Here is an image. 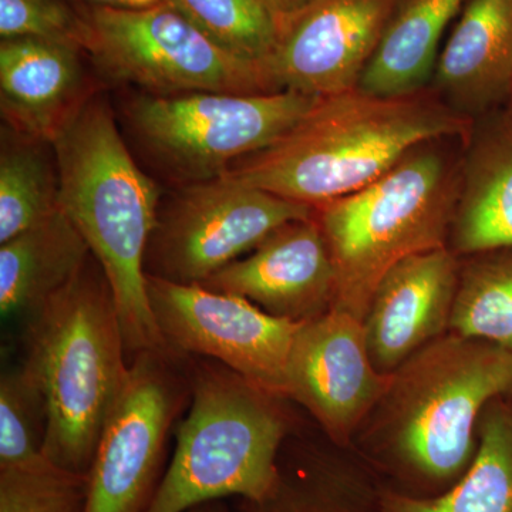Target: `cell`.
<instances>
[{
	"label": "cell",
	"mask_w": 512,
	"mask_h": 512,
	"mask_svg": "<svg viewBox=\"0 0 512 512\" xmlns=\"http://www.w3.org/2000/svg\"><path fill=\"white\" fill-rule=\"evenodd\" d=\"M473 120L426 92L379 97L355 89L322 97L295 127L222 175L320 207L366 187L414 148L470 138Z\"/></svg>",
	"instance_id": "cell-1"
},
{
	"label": "cell",
	"mask_w": 512,
	"mask_h": 512,
	"mask_svg": "<svg viewBox=\"0 0 512 512\" xmlns=\"http://www.w3.org/2000/svg\"><path fill=\"white\" fill-rule=\"evenodd\" d=\"M52 144L60 205L109 281L128 360L147 350H171L151 312L144 271L163 200L160 187L138 165L116 114L99 92L60 128Z\"/></svg>",
	"instance_id": "cell-2"
},
{
	"label": "cell",
	"mask_w": 512,
	"mask_h": 512,
	"mask_svg": "<svg viewBox=\"0 0 512 512\" xmlns=\"http://www.w3.org/2000/svg\"><path fill=\"white\" fill-rule=\"evenodd\" d=\"M23 369L45 399L47 460L87 476L130 375L116 301L94 256L29 316Z\"/></svg>",
	"instance_id": "cell-3"
},
{
	"label": "cell",
	"mask_w": 512,
	"mask_h": 512,
	"mask_svg": "<svg viewBox=\"0 0 512 512\" xmlns=\"http://www.w3.org/2000/svg\"><path fill=\"white\" fill-rule=\"evenodd\" d=\"M191 406L146 512H187L208 501H259L278 480L292 430L286 399L229 367L190 357Z\"/></svg>",
	"instance_id": "cell-4"
},
{
	"label": "cell",
	"mask_w": 512,
	"mask_h": 512,
	"mask_svg": "<svg viewBox=\"0 0 512 512\" xmlns=\"http://www.w3.org/2000/svg\"><path fill=\"white\" fill-rule=\"evenodd\" d=\"M444 141L414 148L373 183L315 208L335 265L333 308L363 322L394 265L448 247L461 170Z\"/></svg>",
	"instance_id": "cell-5"
},
{
	"label": "cell",
	"mask_w": 512,
	"mask_h": 512,
	"mask_svg": "<svg viewBox=\"0 0 512 512\" xmlns=\"http://www.w3.org/2000/svg\"><path fill=\"white\" fill-rule=\"evenodd\" d=\"M512 393V350L446 332L390 373L367 434L417 473L458 476L478 446L485 407Z\"/></svg>",
	"instance_id": "cell-6"
},
{
	"label": "cell",
	"mask_w": 512,
	"mask_h": 512,
	"mask_svg": "<svg viewBox=\"0 0 512 512\" xmlns=\"http://www.w3.org/2000/svg\"><path fill=\"white\" fill-rule=\"evenodd\" d=\"M322 97L279 90L255 94L136 92L123 106L134 143L180 185L212 180L281 140Z\"/></svg>",
	"instance_id": "cell-7"
},
{
	"label": "cell",
	"mask_w": 512,
	"mask_h": 512,
	"mask_svg": "<svg viewBox=\"0 0 512 512\" xmlns=\"http://www.w3.org/2000/svg\"><path fill=\"white\" fill-rule=\"evenodd\" d=\"M82 10L84 52L111 83L158 96L279 92L264 64L231 55L165 0L146 8Z\"/></svg>",
	"instance_id": "cell-8"
},
{
	"label": "cell",
	"mask_w": 512,
	"mask_h": 512,
	"mask_svg": "<svg viewBox=\"0 0 512 512\" xmlns=\"http://www.w3.org/2000/svg\"><path fill=\"white\" fill-rule=\"evenodd\" d=\"M315 208L221 175L163 197L144 258L147 276L201 285Z\"/></svg>",
	"instance_id": "cell-9"
},
{
	"label": "cell",
	"mask_w": 512,
	"mask_h": 512,
	"mask_svg": "<svg viewBox=\"0 0 512 512\" xmlns=\"http://www.w3.org/2000/svg\"><path fill=\"white\" fill-rule=\"evenodd\" d=\"M190 397V357L147 350L131 359L87 473L84 512H146L164 476L168 434Z\"/></svg>",
	"instance_id": "cell-10"
},
{
	"label": "cell",
	"mask_w": 512,
	"mask_h": 512,
	"mask_svg": "<svg viewBox=\"0 0 512 512\" xmlns=\"http://www.w3.org/2000/svg\"><path fill=\"white\" fill-rule=\"evenodd\" d=\"M147 293L174 353L214 360L286 397L289 356L305 322L276 318L241 296L154 276H147Z\"/></svg>",
	"instance_id": "cell-11"
},
{
	"label": "cell",
	"mask_w": 512,
	"mask_h": 512,
	"mask_svg": "<svg viewBox=\"0 0 512 512\" xmlns=\"http://www.w3.org/2000/svg\"><path fill=\"white\" fill-rule=\"evenodd\" d=\"M389 379L373 366L362 320L332 308L296 333L286 369V397L343 447L360 433Z\"/></svg>",
	"instance_id": "cell-12"
},
{
	"label": "cell",
	"mask_w": 512,
	"mask_h": 512,
	"mask_svg": "<svg viewBox=\"0 0 512 512\" xmlns=\"http://www.w3.org/2000/svg\"><path fill=\"white\" fill-rule=\"evenodd\" d=\"M396 0H313L278 23L266 70L276 90L350 92L375 53Z\"/></svg>",
	"instance_id": "cell-13"
},
{
	"label": "cell",
	"mask_w": 512,
	"mask_h": 512,
	"mask_svg": "<svg viewBox=\"0 0 512 512\" xmlns=\"http://www.w3.org/2000/svg\"><path fill=\"white\" fill-rule=\"evenodd\" d=\"M201 285L248 299L276 318L308 322L333 308L336 271L313 212L275 229Z\"/></svg>",
	"instance_id": "cell-14"
},
{
	"label": "cell",
	"mask_w": 512,
	"mask_h": 512,
	"mask_svg": "<svg viewBox=\"0 0 512 512\" xmlns=\"http://www.w3.org/2000/svg\"><path fill=\"white\" fill-rule=\"evenodd\" d=\"M444 247L394 265L377 285L363 320L373 366L390 375L448 332L461 262Z\"/></svg>",
	"instance_id": "cell-15"
},
{
	"label": "cell",
	"mask_w": 512,
	"mask_h": 512,
	"mask_svg": "<svg viewBox=\"0 0 512 512\" xmlns=\"http://www.w3.org/2000/svg\"><path fill=\"white\" fill-rule=\"evenodd\" d=\"M82 47L16 37L0 42V107L6 126L50 141L97 90Z\"/></svg>",
	"instance_id": "cell-16"
},
{
	"label": "cell",
	"mask_w": 512,
	"mask_h": 512,
	"mask_svg": "<svg viewBox=\"0 0 512 512\" xmlns=\"http://www.w3.org/2000/svg\"><path fill=\"white\" fill-rule=\"evenodd\" d=\"M444 103L463 116L512 93V0H466L433 76Z\"/></svg>",
	"instance_id": "cell-17"
},
{
	"label": "cell",
	"mask_w": 512,
	"mask_h": 512,
	"mask_svg": "<svg viewBox=\"0 0 512 512\" xmlns=\"http://www.w3.org/2000/svg\"><path fill=\"white\" fill-rule=\"evenodd\" d=\"M89 244L63 211L0 244V312L32 315L62 291L92 258Z\"/></svg>",
	"instance_id": "cell-18"
},
{
	"label": "cell",
	"mask_w": 512,
	"mask_h": 512,
	"mask_svg": "<svg viewBox=\"0 0 512 512\" xmlns=\"http://www.w3.org/2000/svg\"><path fill=\"white\" fill-rule=\"evenodd\" d=\"M448 241L456 255L512 248V119L483 133L471 147Z\"/></svg>",
	"instance_id": "cell-19"
},
{
	"label": "cell",
	"mask_w": 512,
	"mask_h": 512,
	"mask_svg": "<svg viewBox=\"0 0 512 512\" xmlns=\"http://www.w3.org/2000/svg\"><path fill=\"white\" fill-rule=\"evenodd\" d=\"M466 0H396L357 89L379 97L424 92L433 79L440 42Z\"/></svg>",
	"instance_id": "cell-20"
},
{
	"label": "cell",
	"mask_w": 512,
	"mask_h": 512,
	"mask_svg": "<svg viewBox=\"0 0 512 512\" xmlns=\"http://www.w3.org/2000/svg\"><path fill=\"white\" fill-rule=\"evenodd\" d=\"M232 512H389L376 494L348 466L328 451L286 441L278 480L259 501L241 500Z\"/></svg>",
	"instance_id": "cell-21"
},
{
	"label": "cell",
	"mask_w": 512,
	"mask_h": 512,
	"mask_svg": "<svg viewBox=\"0 0 512 512\" xmlns=\"http://www.w3.org/2000/svg\"><path fill=\"white\" fill-rule=\"evenodd\" d=\"M493 400L478 423L473 461L456 487L437 498L383 491L389 512H512V403Z\"/></svg>",
	"instance_id": "cell-22"
},
{
	"label": "cell",
	"mask_w": 512,
	"mask_h": 512,
	"mask_svg": "<svg viewBox=\"0 0 512 512\" xmlns=\"http://www.w3.org/2000/svg\"><path fill=\"white\" fill-rule=\"evenodd\" d=\"M60 208V175L50 141L2 126L0 244Z\"/></svg>",
	"instance_id": "cell-23"
},
{
	"label": "cell",
	"mask_w": 512,
	"mask_h": 512,
	"mask_svg": "<svg viewBox=\"0 0 512 512\" xmlns=\"http://www.w3.org/2000/svg\"><path fill=\"white\" fill-rule=\"evenodd\" d=\"M468 258L460 265L448 332L512 350V248Z\"/></svg>",
	"instance_id": "cell-24"
},
{
	"label": "cell",
	"mask_w": 512,
	"mask_h": 512,
	"mask_svg": "<svg viewBox=\"0 0 512 512\" xmlns=\"http://www.w3.org/2000/svg\"><path fill=\"white\" fill-rule=\"evenodd\" d=\"M231 55L264 64L278 40V20L262 0H165Z\"/></svg>",
	"instance_id": "cell-25"
},
{
	"label": "cell",
	"mask_w": 512,
	"mask_h": 512,
	"mask_svg": "<svg viewBox=\"0 0 512 512\" xmlns=\"http://www.w3.org/2000/svg\"><path fill=\"white\" fill-rule=\"evenodd\" d=\"M46 403L25 369L0 379V470L45 466Z\"/></svg>",
	"instance_id": "cell-26"
},
{
	"label": "cell",
	"mask_w": 512,
	"mask_h": 512,
	"mask_svg": "<svg viewBox=\"0 0 512 512\" xmlns=\"http://www.w3.org/2000/svg\"><path fill=\"white\" fill-rule=\"evenodd\" d=\"M87 476L47 463L0 470V512H84Z\"/></svg>",
	"instance_id": "cell-27"
},
{
	"label": "cell",
	"mask_w": 512,
	"mask_h": 512,
	"mask_svg": "<svg viewBox=\"0 0 512 512\" xmlns=\"http://www.w3.org/2000/svg\"><path fill=\"white\" fill-rule=\"evenodd\" d=\"M0 37L62 40L84 50L82 5L74 0H0Z\"/></svg>",
	"instance_id": "cell-28"
},
{
	"label": "cell",
	"mask_w": 512,
	"mask_h": 512,
	"mask_svg": "<svg viewBox=\"0 0 512 512\" xmlns=\"http://www.w3.org/2000/svg\"><path fill=\"white\" fill-rule=\"evenodd\" d=\"M262 2L265 3L266 8L271 10L272 15L279 23L291 18L292 15L308 6L313 0H262Z\"/></svg>",
	"instance_id": "cell-29"
},
{
	"label": "cell",
	"mask_w": 512,
	"mask_h": 512,
	"mask_svg": "<svg viewBox=\"0 0 512 512\" xmlns=\"http://www.w3.org/2000/svg\"><path fill=\"white\" fill-rule=\"evenodd\" d=\"M86 6H110V8H146L163 0H74Z\"/></svg>",
	"instance_id": "cell-30"
},
{
	"label": "cell",
	"mask_w": 512,
	"mask_h": 512,
	"mask_svg": "<svg viewBox=\"0 0 512 512\" xmlns=\"http://www.w3.org/2000/svg\"><path fill=\"white\" fill-rule=\"evenodd\" d=\"M187 512H232V505L227 500L208 501V503L197 505Z\"/></svg>",
	"instance_id": "cell-31"
}]
</instances>
